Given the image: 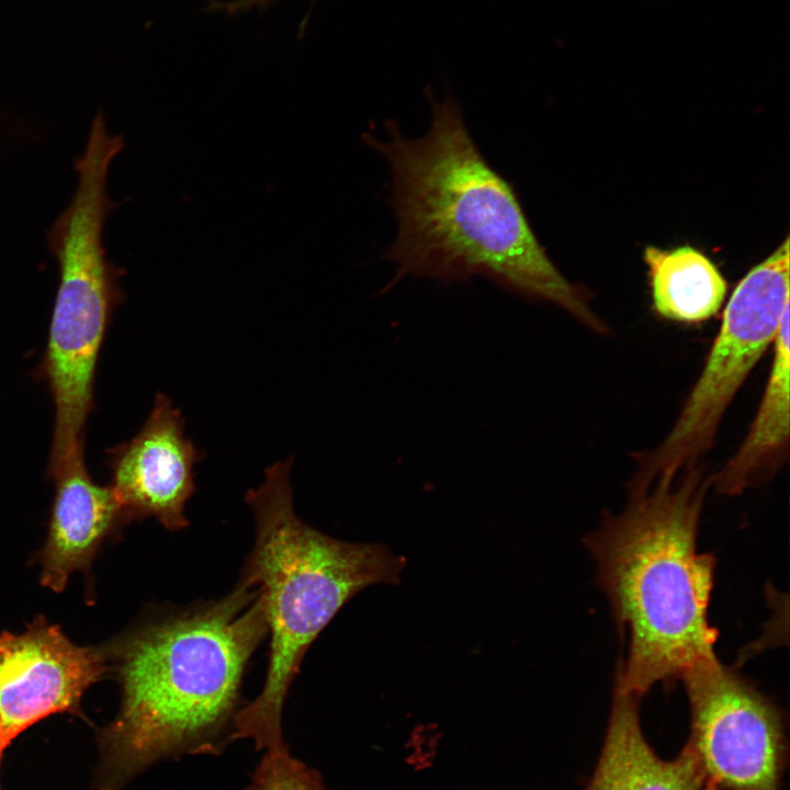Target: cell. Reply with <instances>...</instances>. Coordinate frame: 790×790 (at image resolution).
I'll return each instance as SVG.
<instances>
[{
  "label": "cell",
  "mask_w": 790,
  "mask_h": 790,
  "mask_svg": "<svg viewBox=\"0 0 790 790\" xmlns=\"http://www.w3.org/2000/svg\"><path fill=\"white\" fill-rule=\"evenodd\" d=\"M428 97L430 125L420 137L405 136L395 121L384 124L385 138L363 136L391 170L397 229L383 256L396 266L391 285L407 276L443 283L482 276L605 334L587 292L549 258L512 183L481 153L460 106Z\"/></svg>",
  "instance_id": "6da1fadb"
},
{
  "label": "cell",
  "mask_w": 790,
  "mask_h": 790,
  "mask_svg": "<svg viewBox=\"0 0 790 790\" xmlns=\"http://www.w3.org/2000/svg\"><path fill=\"white\" fill-rule=\"evenodd\" d=\"M268 634L259 587L153 621L109 644L121 707L98 734L97 790H122L156 764L219 756L234 742L244 672Z\"/></svg>",
  "instance_id": "7a4b0ae2"
},
{
  "label": "cell",
  "mask_w": 790,
  "mask_h": 790,
  "mask_svg": "<svg viewBox=\"0 0 790 790\" xmlns=\"http://www.w3.org/2000/svg\"><path fill=\"white\" fill-rule=\"evenodd\" d=\"M710 476L698 464L677 477L630 486L624 509L586 539L597 582L628 641L614 691L642 698L715 656L709 622L715 562L697 549Z\"/></svg>",
  "instance_id": "3957f363"
},
{
  "label": "cell",
  "mask_w": 790,
  "mask_h": 790,
  "mask_svg": "<svg viewBox=\"0 0 790 790\" xmlns=\"http://www.w3.org/2000/svg\"><path fill=\"white\" fill-rule=\"evenodd\" d=\"M291 467L292 458L273 463L246 494L256 533L240 580L263 592L271 640L262 689L238 711L234 741L249 740L263 752L285 743V699L314 640L358 591L398 584L406 564L384 545L343 542L301 520Z\"/></svg>",
  "instance_id": "277c9868"
},
{
  "label": "cell",
  "mask_w": 790,
  "mask_h": 790,
  "mask_svg": "<svg viewBox=\"0 0 790 790\" xmlns=\"http://www.w3.org/2000/svg\"><path fill=\"white\" fill-rule=\"evenodd\" d=\"M122 147V139L104 126L91 127L86 151L76 162L77 191L48 236L59 283L37 369L55 408L47 474L84 451L99 353L122 297L102 245L103 223L112 207L106 195L109 166Z\"/></svg>",
  "instance_id": "5b68a950"
},
{
  "label": "cell",
  "mask_w": 790,
  "mask_h": 790,
  "mask_svg": "<svg viewBox=\"0 0 790 790\" xmlns=\"http://www.w3.org/2000/svg\"><path fill=\"white\" fill-rule=\"evenodd\" d=\"M789 239L733 291L703 369L667 436L634 455L630 485L673 479L713 447L733 398L770 346L789 311Z\"/></svg>",
  "instance_id": "8992f818"
},
{
  "label": "cell",
  "mask_w": 790,
  "mask_h": 790,
  "mask_svg": "<svg viewBox=\"0 0 790 790\" xmlns=\"http://www.w3.org/2000/svg\"><path fill=\"white\" fill-rule=\"evenodd\" d=\"M691 720L688 744L719 790H782L787 740L779 709L716 656L680 678Z\"/></svg>",
  "instance_id": "52a82bcc"
},
{
  "label": "cell",
  "mask_w": 790,
  "mask_h": 790,
  "mask_svg": "<svg viewBox=\"0 0 790 790\" xmlns=\"http://www.w3.org/2000/svg\"><path fill=\"white\" fill-rule=\"evenodd\" d=\"M111 669L108 645L80 646L37 617L21 633H0V744L52 714L82 716L90 686Z\"/></svg>",
  "instance_id": "ba28073f"
},
{
  "label": "cell",
  "mask_w": 790,
  "mask_h": 790,
  "mask_svg": "<svg viewBox=\"0 0 790 790\" xmlns=\"http://www.w3.org/2000/svg\"><path fill=\"white\" fill-rule=\"evenodd\" d=\"M201 452L185 436L181 411L158 393L142 429L108 450L111 484L127 521L155 518L166 529L188 526L185 505L195 492Z\"/></svg>",
  "instance_id": "9c48e42d"
},
{
  "label": "cell",
  "mask_w": 790,
  "mask_h": 790,
  "mask_svg": "<svg viewBox=\"0 0 790 790\" xmlns=\"http://www.w3.org/2000/svg\"><path fill=\"white\" fill-rule=\"evenodd\" d=\"M49 478L55 486L54 499L47 535L36 561L42 585L60 592L74 573L90 569L101 545L127 519L110 485L92 479L84 452Z\"/></svg>",
  "instance_id": "30bf717a"
},
{
  "label": "cell",
  "mask_w": 790,
  "mask_h": 790,
  "mask_svg": "<svg viewBox=\"0 0 790 790\" xmlns=\"http://www.w3.org/2000/svg\"><path fill=\"white\" fill-rule=\"evenodd\" d=\"M640 700L613 693L598 761L618 790H719L688 743L670 759L655 753L642 730Z\"/></svg>",
  "instance_id": "8fae6325"
},
{
  "label": "cell",
  "mask_w": 790,
  "mask_h": 790,
  "mask_svg": "<svg viewBox=\"0 0 790 790\" xmlns=\"http://www.w3.org/2000/svg\"><path fill=\"white\" fill-rule=\"evenodd\" d=\"M787 311L774 341L767 384L748 432L736 452L710 476L720 495L735 496L766 483L789 454V326Z\"/></svg>",
  "instance_id": "7c38bea8"
},
{
  "label": "cell",
  "mask_w": 790,
  "mask_h": 790,
  "mask_svg": "<svg viewBox=\"0 0 790 790\" xmlns=\"http://www.w3.org/2000/svg\"><path fill=\"white\" fill-rule=\"evenodd\" d=\"M653 306L669 320L696 324L718 314L726 294V282L718 268L700 251L682 246L674 250L645 248Z\"/></svg>",
  "instance_id": "4fadbf2b"
},
{
  "label": "cell",
  "mask_w": 790,
  "mask_h": 790,
  "mask_svg": "<svg viewBox=\"0 0 790 790\" xmlns=\"http://www.w3.org/2000/svg\"><path fill=\"white\" fill-rule=\"evenodd\" d=\"M245 790H327L321 775L292 755L286 743L269 748Z\"/></svg>",
  "instance_id": "5bb4252c"
},
{
  "label": "cell",
  "mask_w": 790,
  "mask_h": 790,
  "mask_svg": "<svg viewBox=\"0 0 790 790\" xmlns=\"http://www.w3.org/2000/svg\"><path fill=\"white\" fill-rule=\"evenodd\" d=\"M586 790H618L606 767L598 761Z\"/></svg>",
  "instance_id": "9a60e30c"
},
{
  "label": "cell",
  "mask_w": 790,
  "mask_h": 790,
  "mask_svg": "<svg viewBox=\"0 0 790 790\" xmlns=\"http://www.w3.org/2000/svg\"><path fill=\"white\" fill-rule=\"evenodd\" d=\"M4 749H5V748L0 744V767H1V759H2V755H3ZM0 790H1V781H0Z\"/></svg>",
  "instance_id": "2e32d148"
}]
</instances>
